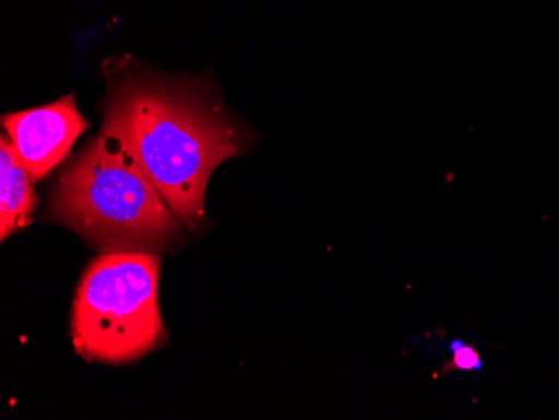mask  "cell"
Instances as JSON below:
<instances>
[{
    "label": "cell",
    "instance_id": "6",
    "mask_svg": "<svg viewBox=\"0 0 559 420\" xmlns=\"http://www.w3.org/2000/svg\"><path fill=\"white\" fill-rule=\"evenodd\" d=\"M452 360L442 370L444 374L451 372V370H464V372H479L485 367L483 357H480L479 350L473 345H466L463 340L451 341Z\"/></svg>",
    "mask_w": 559,
    "mask_h": 420
},
{
    "label": "cell",
    "instance_id": "3",
    "mask_svg": "<svg viewBox=\"0 0 559 420\" xmlns=\"http://www.w3.org/2000/svg\"><path fill=\"white\" fill-rule=\"evenodd\" d=\"M159 274L158 253H103L91 262L72 309L75 352L90 362L124 365L165 345Z\"/></svg>",
    "mask_w": 559,
    "mask_h": 420
},
{
    "label": "cell",
    "instance_id": "1",
    "mask_svg": "<svg viewBox=\"0 0 559 420\" xmlns=\"http://www.w3.org/2000/svg\"><path fill=\"white\" fill-rule=\"evenodd\" d=\"M103 134L130 153L191 231L205 225L215 169L251 143L250 131L209 91L131 68L109 81Z\"/></svg>",
    "mask_w": 559,
    "mask_h": 420
},
{
    "label": "cell",
    "instance_id": "5",
    "mask_svg": "<svg viewBox=\"0 0 559 420\" xmlns=\"http://www.w3.org/2000/svg\"><path fill=\"white\" fill-rule=\"evenodd\" d=\"M0 238L5 241L15 231L24 230L31 224L37 196L33 178L8 134L0 137Z\"/></svg>",
    "mask_w": 559,
    "mask_h": 420
},
{
    "label": "cell",
    "instance_id": "2",
    "mask_svg": "<svg viewBox=\"0 0 559 420\" xmlns=\"http://www.w3.org/2000/svg\"><path fill=\"white\" fill-rule=\"evenodd\" d=\"M49 218L100 253L171 252L185 225L143 169L100 133L69 165L50 200Z\"/></svg>",
    "mask_w": 559,
    "mask_h": 420
},
{
    "label": "cell",
    "instance_id": "4",
    "mask_svg": "<svg viewBox=\"0 0 559 420\" xmlns=\"http://www.w3.org/2000/svg\"><path fill=\"white\" fill-rule=\"evenodd\" d=\"M2 127L37 183L68 158L90 122L75 105L74 94H69L52 105L4 115Z\"/></svg>",
    "mask_w": 559,
    "mask_h": 420
}]
</instances>
